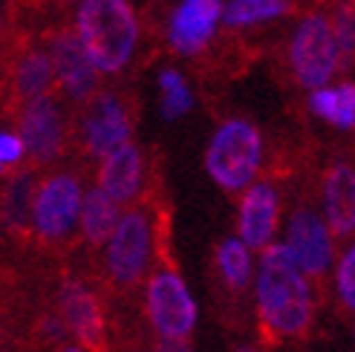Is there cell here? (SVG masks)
Instances as JSON below:
<instances>
[{"label":"cell","instance_id":"21","mask_svg":"<svg viewBox=\"0 0 355 352\" xmlns=\"http://www.w3.org/2000/svg\"><path fill=\"white\" fill-rule=\"evenodd\" d=\"M159 87H162V116L168 121L180 118L182 113L191 110V90H188V81L176 73V69H165L159 76Z\"/></svg>","mask_w":355,"mask_h":352},{"label":"cell","instance_id":"11","mask_svg":"<svg viewBox=\"0 0 355 352\" xmlns=\"http://www.w3.org/2000/svg\"><path fill=\"white\" fill-rule=\"evenodd\" d=\"M263 162V133L248 118H225L214 130L205 150V170L228 197H240V191L248 188Z\"/></svg>","mask_w":355,"mask_h":352},{"label":"cell","instance_id":"14","mask_svg":"<svg viewBox=\"0 0 355 352\" xmlns=\"http://www.w3.org/2000/svg\"><path fill=\"white\" fill-rule=\"evenodd\" d=\"M162 150L153 148H139L133 139L107 153L96 168V188H101L116 205H130L141 191L165 179L162 170Z\"/></svg>","mask_w":355,"mask_h":352},{"label":"cell","instance_id":"7","mask_svg":"<svg viewBox=\"0 0 355 352\" xmlns=\"http://www.w3.org/2000/svg\"><path fill=\"white\" fill-rule=\"evenodd\" d=\"M277 78L295 90H318L338 76V52L327 12L312 3L277 49Z\"/></svg>","mask_w":355,"mask_h":352},{"label":"cell","instance_id":"3","mask_svg":"<svg viewBox=\"0 0 355 352\" xmlns=\"http://www.w3.org/2000/svg\"><path fill=\"white\" fill-rule=\"evenodd\" d=\"M87 176H90V168L73 159L38 170L32 193V257L44 263H61L76 252L78 211Z\"/></svg>","mask_w":355,"mask_h":352},{"label":"cell","instance_id":"10","mask_svg":"<svg viewBox=\"0 0 355 352\" xmlns=\"http://www.w3.org/2000/svg\"><path fill=\"white\" fill-rule=\"evenodd\" d=\"M292 263L312 289L318 306L329 303V269L335 257V237L315 208V188H304V200H297L286 228V245Z\"/></svg>","mask_w":355,"mask_h":352},{"label":"cell","instance_id":"12","mask_svg":"<svg viewBox=\"0 0 355 352\" xmlns=\"http://www.w3.org/2000/svg\"><path fill=\"white\" fill-rule=\"evenodd\" d=\"M208 286L214 315L225 329L243 332L252 318V252L237 237L214 243L208 254Z\"/></svg>","mask_w":355,"mask_h":352},{"label":"cell","instance_id":"9","mask_svg":"<svg viewBox=\"0 0 355 352\" xmlns=\"http://www.w3.org/2000/svg\"><path fill=\"white\" fill-rule=\"evenodd\" d=\"M69 104L61 90L38 96L15 110L12 133L24 145V165L44 170L69 156Z\"/></svg>","mask_w":355,"mask_h":352},{"label":"cell","instance_id":"15","mask_svg":"<svg viewBox=\"0 0 355 352\" xmlns=\"http://www.w3.org/2000/svg\"><path fill=\"white\" fill-rule=\"evenodd\" d=\"M318 193L321 205L327 211V228L335 237V243L347 245L355 231V170L352 156L335 153L327 159V165L318 170Z\"/></svg>","mask_w":355,"mask_h":352},{"label":"cell","instance_id":"17","mask_svg":"<svg viewBox=\"0 0 355 352\" xmlns=\"http://www.w3.org/2000/svg\"><path fill=\"white\" fill-rule=\"evenodd\" d=\"M223 15V0H182L173 9L165 44L171 55L180 58H197L205 52V46L214 41L217 24Z\"/></svg>","mask_w":355,"mask_h":352},{"label":"cell","instance_id":"19","mask_svg":"<svg viewBox=\"0 0 355 352\" xmlns=\"http://www.w3.org/2000/svg\"><path fill=\"white\" fill-rule=\"evenodd\" d=\"M304 6L297 0H228L223 3V29L243 32L269 21H283V17H297Z\"/></svg>","mask_w":355,"mask_h":352},{"label":"cell","instance_id":"26","mask_svg":"<svg viewBox=\"0 0 355 352\" xmlns=\"http://www.w3.org/2000/svg\"><path fill=\"white\" fill-rule=\"evenodd\" d=\"M61 352H81L78 346H73V344H67V346H61Z\"/></svg>","mask_w":355,"mask_h":352},{"label":"cell","instance_id":"2","mask_svg":"<svg viewBox=\"0 0 355 352\" xmlns=\"http://www.w3.org/2000/svg\"><path fill=\"white\" fill-rule=\"evenodd\" d=\"M318 303L312 289L292 263L283 245L269 243L260 252L254 321L260 349H277L286 344H306L315 332Z\"/></svg>","mask_w":355,"mask_h":352},{"label":"cell","instance_id":"13","mask_svg":"<svg viewBox=\"0 0 355 352\" xmlns=\"http://www.w3.org/2000/svg\"><path fill=\"white\" fill-rule=\"evenodd\" d=\"M38 35H41V44L52 61V69H55L58 90L73 107L101 90L104 76L93 67V61L87 58V52L76 35V26L69 24V17H58V21L44 24L38 29Z\"/></svg>","mask_w":355,"mask_h":352},{"label":"cell","instance_id":"6","mask_svg":"<svg viewBox=\"0 0 355 352\" xmlns=\"http://www.w3.org/2000/svg\"><path fill=\"white\" fill-rule=\"evenodd\" d=\"M46 292L81 352H113L110 312L93 280L69 263H46Z\"/></svg>","mask_w":355,"mask_h":352},{"label":"cell","instance_id":"1","mask_svg":"<svg viewBox=\"0 0 355 352\" xmlns=\"http://www.w3.org/2000/svg\"><path fill=\"white\" fill-rule=\"evenodd\" d=\"M173 237V202L168 185L159 182L121 208L116 231L104 243L101 254L90 266L78 269L110 309H128L136 303L141 283L148 280L159 243ZM76 269V266H73Z\"/></svg>","mask_w":355,"mask_h":352},{"label":"cell","instance_id":"16","mask_svg":"<svg viewBox=\"0 0 355 352\" xmlns=\"http://www.w3.org/2000/svg\"><path fill=\"white\" fill-rule=\"evenodd\" d=\"M283 211V191L272 179L252 182L240 191V214H237V234L248 252H263L272 243L280 225Z\"/></svg>","mask_w":355,"mask_h":352},{"label":"cell","instance_id":"27","mask_svg":"<svg viewBox=\"0 0 355 352\" xmlns=\"http://www.w3.org/2000/svg\"><path fill=\"white\" fill-rule=\"evenodd\" d=\"M234 352H254V349H248V346H240V349H234Z\"/></svg>","mask_w":355,"mask_h":352},{"label":"cell","instance_id":"24","mask_svg":"<svg viewBox=\"0 0 355 352\" xmlns=\"http://www.w3.org/2000/svg\"><path fill=\"white\" fill-rule=\"evenodd\" d=\"M335 125L344 130H352L355 125V87L349 78H344L338 87V121Z\"/></svg>","mask_w":355,"mask_h":352},{"label":"cell","instance_id":"5","mask_svg":"<svg viewBox=\"0 0 355 352\" xmlns=\"http://www.w3.org/2000/svg\"><path fill=\"white\" fill-rule=\"evenodd\" d=\"M76 35L87 58L104 78L130 76L139 58L141 29L130 0H81L76 12Z\"/></svg>","mask_w":355,"mask_h":352},{"label":"cell","instance_id":"18","mask_svg":"<svg viewBox=\"0 0 355 352\" xmlns=\"http://www.w3.org/2000/svg\"><path fill=\"white\" fill-rule=\"evenodd\" d=\"M121 217V205H116L101 188H90L81 197L78 211V231H76V252L67 257L69 266L84 269L101 254L104 243L116 231V222ZM64 263V260H61Z\"/></svg>","mask_w":355,"mask_h":352},{"label":"cell","instance_id":"8","mask_svg":"<svg viewBox=\"0 0 355 352\" xmlns=\"http://www.w3.org/2000/svg\"><path fill=\"white\" fill-rule=\"evenodd\" d=\"M145 326L150 335L165 341H191L193 326H197V303L185 289V280L176 260L173 240L159 245L150 274L145 280Z\"/></svg>","mask_w":355,"mask_h":352},{"label":"cell","instance_id":"20","mask_svg":"<svg viewBox=\"0 0 355 352\" xmlns=\"http://www.w3.org/2000/svg\"><path fill=\"white\" fill-rule=\"evenodd\" d=\"M335 289H338L341 321L352 324V309H355V252H352V243H347L341 249L338 272H335Z\"/></svg>","mask_w":355,"mask_h":352},{"label":"cell","instance_id":"25","mask_svg":"<svg viewBox=\"0 0 355 352\" xmlns=\"http://www.w3.org/2000/svg\"><path fill=\"white\" fill-rule=\"evenodd\" d=\"M3 32H6V15H3V9H0V38H3Z\"/></svg>","mask_w":355,"mask_h":352},{"label":"cell","instance_id":"23","mask_svg":"<svg viewBox=\"0 0 355 352\" xmlns=\"http://www.w3.org/2000/svg\"><path fill=\"white\" fill-rule=\"evenodd\" d=\"M24 162V145L15 133L0 130V173H6Z\"/></svg>","mask_w":355,"mask_h":352},{"label":"cell","instance_id":"4","mask_svg":"<svg viewBox=\"0 0 355 352\" xmlns=\"http://www.w3.org/2000/svg\"><path fill=\"white\" fill-rule=\"evenodd\" d=\"M141 116L133 87H101L96 96L69 113V156L84 168H96L104 156L130 142Z\"/></svg>","mask_w":355,"mask_h":352},{"label":"cell","instance_id":"22","mask_svg":"<svg viewBox=\"0 0 355 352\" xmlns=\"http://www.w3.org/2000/svg\"><path fill=\"white\" fill-rule=\"evenodd\" d=\"M309 110L318 116V118H327L329 125L338 121V90H324L318 87L309 96Z\"/></svg>","mask_w":355,"mask_h":352}]
</instances>
